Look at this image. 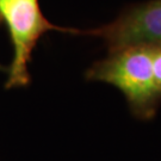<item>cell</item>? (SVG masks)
Wrapping results in <instances>:
<instances>
[{
  "label": "cell",
  "mask_w": 161,
  "mask_h": 161,
  "mask_svg": "<svg viewBox=\"0 0 161 161\" xmlns=\"http://www.w3.org/2000/svg\"><path fill=\"white\" fill-rule=\"evenodd\" d=\"M154 48L129 47L111 52L87 69V80L102 81L117 87L134 115L150 119L161 104V87L153 70Z\"/></svg>",
  "instance_id": "obj_1"
},
{
  "label": "cell",
  "mask_w": 161,
  "mask_h": 161,
  "mask_svg": "<svg viewBox=\"0 0 161 161\" xmlns=\"http://www.w3.org/2000/svg\"><path fill=\"white\" fill-rule=\"evenodd\" d=\"M0 19L10 32L13 58L8 68L6 88L28 86L29 62L37 42L49 31L81 35V31L54 25L41 11L38 0H0Z\"/></svg>",
  "instance_id": "obj_2"
},
{
  "label": "cell",
  "mask_w": 161,
  "mask_h": 161,
  "mask_svg": "<svg viewBox=\"0 0 161 161\" xmlns=\"http://www.w3.org/2000/svg\"><path fill=\"white\" fill-rule=\"evenodd\" d=\"M81 35L102 38L110 53L129 47L161 48V0L130 6L111 23Z\"/></svg>",
  "instance_id": "obj_3"
},
{
  "label": "cell",
  "mask_w": 161,
  "mask_h": 161,
  "mask_svg": "<svg viewBox=\"0 0 161 161\" xmlns=\"http://www.w3.org/2000/svg\"><path fill=\"white\" fill-rule=\"evenodd\" d=\"M153 70L156 82L161 87V48L154 49L153 53Z\"/></svg>",
  "instance_id": "obj_4"
},
{
  "label": "cell",
  "mask_w": 161,
  "mask_h": 161,
  "mask_svg": "<svg viewBox=\"0 0 161 161\" xmlns=\"http://www.w3.org/2000/svg\"><path fill=\"white\" fill-rule=\"evenodd\" d=\"M0 20H1V19H0ZM0 70H5V68H4V67H3L1 64H0Z\"/></svg>",
  "instance_id": "obj_5"
}]
</instances>
